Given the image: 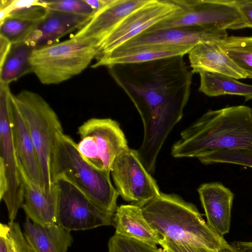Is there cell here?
<instances>
[{"label": "cell", "mask_w": 252, "mask_h": 252, "mask_svg": "<svg viewBox=\"0 0 252 252\" xmlns=\"http://www.w3.org/2000/svg\"><path fill=\"white\" fill-rule=\"evenodd\" d=\"M139 206L162 238L177 243L219 251L228 244L212 229L196 206L175 194L162 192Z\"/></svg>", "instance_id": "obj_3"}, {"label": "cell", "mask_w": 252, "mask_h": 252, "mask_svg": "<svg viewBox=\"0 0 252 252\" xmlns=\"http://www.w3.org/2000/svg\"><path fill=\"white\" fill-rule=\"evenodd\" d=\"M217 42L247 78L252 79V37L227 36Z\"/></svg>", "instance_id": "obj_26"}, {"label": "cell", "mask_w": 252, "mask_h": 252, "mask_svg": "<svg viewBox=\"0 0 252 252\" xmlns=\"http://www.w3.org/2000/svg\"><path fill=\"white\" fill-rule=\"evenodd\" d=\"M51 173L54 184L60 179L69 182L100 209L114 215L119 194L112 184L110 172L97 169L89 163L79 153L77 143L63 132L56 137Z\"/></svg>", "instance_id": "obj_4"}, {"label": "cell", "mask_w": 252, "mask_h": 252, "mask_svg": "<svg viewBox=\"0 0 252 252\" xmlns=\"http://www.w3.org/2000/svg\"><path fill=\"white\" fill-rule=\"evenodd\" d=\"M33 50L24 42L12 44L9 54L0 67V84L9 85L32 72L29 59Z\"/></svg>", "instance_id": "obj_24"}, {"label": "cell", "mask_w": 252, "mask_h": 252, "mask_svg": "<svg viewBox=\"0 0 252 252\" xmlns=\"http://www.w3.org/2000/svg\"><path fill=\"white\" fill-rule=\"evenodd\" d=\"M14 100L27 126L37 151L44 190L55 185L51 173V160L56 137L63 132L61 122L55 111L38 94L23 90Z\"/></svg>", "instance_id": "obj_6"}, {"label": "cell", "mask_w": 252, "mask_h": 252, "mask_svg": "<svg viewBox=\"0 0 252 252\" xmlns=\"http://www.w3.org/2000/svg\"><path fill=\"white\" fill-rule=\"evenodd\" d=\"M108 252H162L157 246L114 234L108 242Z\"/></svg>", "instance_id": "obj_28"}, {"label": "cell", "mask_w": 252, "mask_h": 252, "mask_svg": "<svg viewBox=\"0 0 252 252\" xmlns=\"http://www.w3.org/2000/svg\"><path fill=\"white\" fill-rule=\"evenodd\" d=\"M218 252H235L230 244L223 247L222 248L219 250Z\"/></svg>", "instance_id": "obj_37"}, {"label": "cell", "mask_w": 252, "mask_h": 252, "mask_svg": "<svg viewBox=\"0 0 252 252\" xmlns=\"http://www.w3.org/2000/svg\"><path fill=\"white\" fill-rule=\"evenodd\" d=\"M235 1L239 10L245 20L247 28L252 29V0Z\"/></svg>", "instance_id": "obj_32"}, {"label": "cell", "mask_w": 252, "mask_h": 252, "mask_svg": "<svg viewBox=\"0 0 252 252\" xmlns=\"http://www.w3.org/2000/svg\"><path fill=\"white\" fill-rule=\"evenodd\" d=\"M230 245L235 252H252V242L236 241Z\"/></svg>", "instance_id": "obj_36"}, {"label": "cell", "mask_w": 252, "mask_h": 252, "mask_svg": "<svg viewBox=\"0 0 252 252\" xmlns=\"http://www.w3.org/2000/svg\"><path fill=\"white\" fill-rule=\"evenodd\" d=\"M149 0H112L73 36L89 38L98 44L102 41L128 15L146 4Z\"/></svg>", "instance_id": "obj_17"}, {"label": "cell", "mask_w": 252, "mask_h": 252, "mask_svg": "<svg viewBox=\"0 0 252 252\" xmlns=\"http://www.w3.org/2000/svg\"><path fill=\"white\" fill-rule=\"evenodd\" d=\"M160 245L163 249H167L172 252H218L219 251L179 244L166 238H162Z\"/></svg>", "instance_id": "obj_31"}, {"label": "cell", "mask_w": 252, "mask_h": 252, "mask_svg": "<svg viewBox=\"0 0 252 252\" xmlns=\"http://www.w3.org/2000/svg\"><path fill=\"white\" fill-rule=\"evenodd\" d=\"M207 223L219 235L229 233L234 194L221 183L201 185L197 189Z\"/></svg>", "instance_id": "obj_16"}, {"label": "cell", "mask_w": 252, "mask_h": 252, "mask_svg": "<svg viewBox=\"0 0 252 252\" xmlns=\"http://www.w3.org/2000/svg\"><path fill=\"white\" fill-rule=\"evenodd\" d=\"M227 36L226 30L199 26L173 28L151 32H143L112 52H121L155 45H196L200 42L220 41Z\"/></svg>", "instance_id": "obj_13"}, {"label": "cell", "mask_w": 252, "mask_h": 252, "mask_svg": "<svg viewBox=\"0 0 252 252\" xmlns=\"http://www.w3.org/2000/svg\"><path fill=\"white\" fill-rule=\"evenodd\" d=\"M24 235L34 252H67L73 242L71 231L58 224L41 225L26 219Z\"/></svg>", "instance_id": "obj_22"}, {"label": "cell", "mask_w": 252, "mask_h": 252, "mask_svg": "<svg viewBox=\"0 0 252 252\" xmlns=\"http://www.w3.org/2000/svg\"><path fill=\"white\" fill-rule=\"evenodd\" d=\"M96 43L72 36L68 40L33 49L31 71L44 85L63 82L84 71L95 58Z\"/></svg>", "instance_id": "obj_5"}, {"label": "cell", "mask_w": 252, "mask_h": 252, "mask_svg": "<svg viewBox=\"0 0 252 252\" xmlns=\"http://www.w3.org/2000/svg\"><path fill=\"white\" fill-rule=\"evenodd\" d=\"M20 171L23 185L22 208L27 218L33 223L43 226L56 224L58 189L56 184L50 190H43L20 169Z\"/></svg>", "instance_id": "obj_19"}, {"label": "cell", "mask_w": 252, "mask_h": 252, "mask_svg": "<svg viewBox=\"0 0 252 252\" xmlns=\"http://www.w3.org/2000/svg\"><path fill=\"white\" fill-rule=\"evenodd\" d=\"M36 23L6 18L0 23V35L7 38L12 44L23 42Z\"/></svg>", "instance_id": "obj_27"}, {"label": "cell", "mask_w": 252, "mask_h": 252, "mask_svg": "<svg viewBox=\"0 0 252 252\" xmlns=\"http://www.w3.org/2000/svg\"><path fill=\"white\" fill-rule=\"evenodd\" d=\"M11 93L9 85L0 84V199L14 221L24 201L23 185L13 145L11 121Z\"/></svg>", "instance_id": "obj_8"}, {"label": "cell", "mask_w": 252, "mask_h": 252, "mask_svg": "<svg viewBox=\"0 0 252 252\" xmlns=\"http://www.w3.org/2000/svg\"><path fill=\"white\" fill-rule=\"evenodd\" d=\"M174 1L181 9L173 16L153 25L144 32L186 26L222 30L247 28L234 0Z\"/></svg>", "instance_id": "obj_7"}, {"label": "cell", "mask_w": 252, "mask_h": 252, "mask_svg": "<svg viewBox=\"0 0 252 252\" xmlns=\"http://www.w3.org/2000/svg\"><path fill=\"white\" fill-rule=\"evenodd\" d=\"M107 67L140 114L144 137L136 150L145 168L153 172L162 145L183 117L193 73L183 56Z\"/></svg>", "instance_id": "obj_1"}, {"label": "cell", "mask_w": 252, "mask_h": 252, "mask_svg": "<svg viewBox=\"0 0 252 252\" xmlns=\"http://www.w3.org/2000/svg\"><path fill=\"white\" fill-rule=\"evenodd\" d=\"M82 157L95 168L110 172L116 158L128 148L119 124L110 118H91L78 128Z\"/></svg>", "instance_id": "obj_9"}, {"label": "cell", "mask_w": 252, "mask_h": 252, "mask_svg": "<svg viewBox=\"0 0 252 252\" xmlns=\"http://www.w3.org/2000/svg\"><path fill=\"white\" fill-rule=\"evenodd\" d=\"M9 230L8 224L0 223V252H9L7 243Z\"/></svg>", "instance_id": "obj_34"}, {"label": "cell", "mask_w": 252, "mask_h": 252, "mask_svg": "<svg viewBox=\"0 0 252 252\" xmlns=\"http://www.w3.org/2000/svg\"><path fill=\"white\" fill-rule=\"evenodd\" d=\"M164 252H172L170 250L167 249H163Z\"/></svg>", "instance_id": "obj_38"}, {"label": "cell", "mask_w": 252, "mask_h": 252, "mask_svg": "<svg viewBox=\"0 0 252 252\" xmlns=\"http://www.w3.org/2000/svg\"><path fill=\"white\" fill-rule=\"evenodd\" d=\"M91 17L49 9L45 17L34 25L23 42L33 49L54 44L65 34L79 30Z\"/></svg>", "instance_id": "obj_15"}, {"label": "cell", "mask_w": 252, "mask_h": 252, "mask_svg": "<svg viewBox=\"0 0 252 252\" xmlns=\"http://www.w3.org/2000/svg\"><path fill=\"white\" fill-rule=\"evenodd\" d=\"M48 10L43 0H0V23L6 18L37 23Z\"/></svg>", "instance_id": "obj_25"}, {"label": "cell", "mask_w": 252, "mask_h": 252, "mask_svg": "<svg viewBox=\"0 0 252 252\" xmlns=\"http://www.w3.org/2000/svg\"><path fill=\"white\" fill-rule=\"evenodd\" d=\"M55 184L58 189L57 224L70 231L114 226V215L100 209L74 185L63 179Z\"/></svg>", "instance_id": "obj_10"}, {"label": "cell", "mask_w": 252, "mask_h": 252, "mask_svg": "<svg viewBox=\"0 0 252 252\" xmlns=\"http://www.w3.org/2000/svg\"><path fill=\"white\" fill-rule=\"evenodd\" d=\"M115 234L150 245H160L162 238L144 218L140 207L130 204L118 207L113 217Z\"/></svg>", "instance_id": "obj_21"}, {"label": "cell", "mask_w": 252, "mask_h": 252, "mask_svg": "<svg viewBox=\"0 0 252 252\" xmlns=\"http://www.w3.org/2000/svg\"><path fill=\"white\" fill-rule=\"evenodd\" d=\"M94 11V14L103 9L110 3L112 0H84Z\"/></svg>", "instance_id": "obj_35"}, {"label": "cell", "mask_w": 252, "mask_h": 252, "mask_svg": "<svg viewBox=\"0 0 252 252\" xmlns=\"http://www.w3.org/2000/svg\"><path fill=\"white\" fill-rule=\"evenodd\" d=\"M195 45H155L137 47L121 52H112L96 58L93 68L116 64L149 62L162 58L184 56Z\"/></svg>", "instance_id": "obj_20"}, {"label": "cell", "mask_w": 252, "mask_h": 252, "mask_svg": "<svg viewBox=\"0 0 252 252\" xmlns=\"http://www.w3.org/2000/svg\"><path fill=\"white\" fill-rule=\"evenodd\" d=\"M8 224L9 252H34L27 242L19 223L14 221H9Z\"/></svg>", "instance_id": "obj_30"}, {"label": "cell", "mask_w": 252, "mask_h": 252, "mask_svg": "<svg viewBox=\"0 0 252 252\" xmlns=\"http://www.w3.org/2000/svg\"><path fill=\"white\" fill-rule=\"evenodd\" d=\"M49 10L84 16H92L94 11L84 0H44Z\"/></svg>", "instance_id": "obj_29"}, {"label": "cell", "mask_w": 252, "mask_h": 252, "mask_svg": "<svg viewBox=\"0 0 252 252\" xmlns=\"http://www.w3.org/2000/svg\"><path fill=\"white\" fill-rule=\"evenodd\" d=\"M181 9L174 0H149L126 17L98 44L95 59L111 53L153 25L173 16Z\"/></svg>", "instance_id": "obj_11"}, {"label": "cell", "mask_w": 252, "mask_h": 252, "mask_svg": "<svg viewBox=\"0 0 252 252\" xmlns=\"http://www.w3.org/2000/svg\"><path fill=\"white\" fill-rule=\"evenodd\" d=\"M200 75L199 91L209 96L235 95L252 99V85L244 84L236 79L220 74L202 72Z\"/></svg>", "instance_id": "obj_23"}, {"label": "cell", "mask_w": 252, "mask_h": 252, "mask_svg": "<svg viewBox=\"0 0 252 252\" xmlns=\"http://www.w3.org/2000/svg\"><path fill=\"white\" fill-rule=\"evenodd\" d=\"M171 155L196 158L204 164L252 168V108L237 105L206 112L181 132Z\"/></svg>", "instance_id": "obj_2"}, {"label": "cell", "mask_w": 252, "mask_h": 252, "mask_svg": "<svg viewBox=\"0 0 252 252\" xmlns=\"http://www.w3.org/2000/svg\"><path fill=\"white\" fill-rule=\"evenodd\" d=\"M12 43L4 36L0 35V67H1L8 55L12 46Z\"/></svg>", "instance_id": "obj_33"}, {"label": "cell", "mask_w": 252, "mask_h": 252, "mask_svg": "<svg viewBox=\"0 0 252 252\" xmlns=\"http://www.w3.org/2000/svg\"><path fill=\"white\" fill-rule=\"evenodd\" d=\"M110 173L123 199L139 205L158 196L159 188L141 161L137 150L128 148L115 159Z\"/></svg>", "instance_id": "obj_12"}, {"label": "cell", "mask_w": 252, "mask_h": 252, "mask_svg": "<svg viewBox=\"0 0 252 252\" xmlns=\"http://www.w3.org/2000/svg\"><path fill=\"white\" fill-rule=\"evenodd\" d=\"M10 121L13 145L19 169L34 184L44 189L39 159L25 120L12 94Z\"/></svg>", "instance_id": "obj_14"}, {"label": "cell", "mask_w": 252, "mask_h": 252, "mask_svg": "<svg viewBox=\"0 0 252 252\" xmlns=\"http://www.w3.org/2000/svg\"><path fill=\"white\" fill-rule=\"evenodd\" d=\"M191 71L225 75L236 79L247 78L246 73L223 51L217 41L200 42L188 53Z\"/></svg>", "instance_id": "obj_18"}]
</instances>
